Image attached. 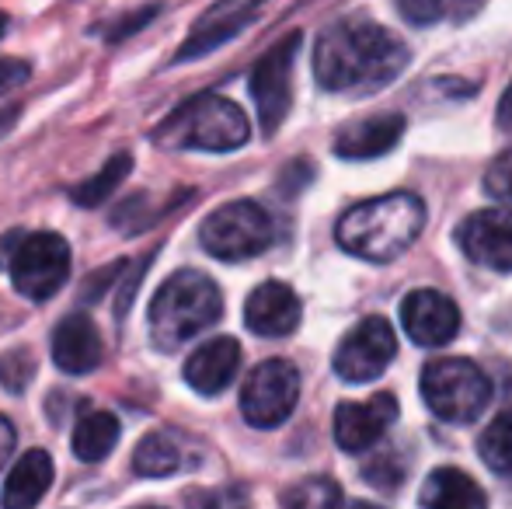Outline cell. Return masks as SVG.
<instances>
[{"instance_id": "cell-1", "label": "cell", "mask_w": 512, "mask_h": 509, "mask_svg": "<svg viewBox=\"0 0 512 509\" xmlns=\"http://www.w3.org/2000/svg\"><path fill=\"white\" fill-rule=\"evenodd\" d=\"M411 53L391 28L345 18L324 28L314 46V77L335 95H373L405 74Z\"/></svg>"}, {"instance_id": "cell-2", "label": "cell", "mask_w": 512, "mask_h": 509, "mask_svg": "<svg viewBox=\"0 0 512 509\" xmlns=\"http://www.w3.org/2000/svg\"><path fill=\"white\" fill-rule=\"evenodd\" d=\"M425 227V203L415 192H387L359 203L338 220V245L366 262H394L418 241Z\"/></svg>"}, {"instance_id": "cell-3", "label": "cell", "mask_w": 512, "mask_h": 509, "mask_svg": "<svg viewBox=\"0 0 512 509\" xmlns=\"http://www.w3.org/2000/svg\"><path fill=\"white\" fill-rule=\"evenodd\" d=\"M220 314V286L203 272L182 269L171 279H164V286L150 300V339L157 349L171 353V349L196 339L199 332H206L209 325H216Z\"/></svg>"}, {"instance_id": "cell-4", "label": "cell", "mask_w": 512, "mask_h": 509, "mask_svg": "<svg viewBox=\"0 0 512 509\" xmlns=\"http://www.w3.org/2000/svg\"><path fill=\"white\" fill-rule=\"evenodd\" d=\"M251 136L248 116L241 105L223 95H196L178 105L161 126L154 129V143L164 150H209V154H227L244 147Z\"/></svg>"}, {"instance_id": "cell-5", "label": "cell", "mask_w": 512, "mask_h": 509, "mask_svg": "<svg viewBox=\"0 0 512 509\" xmlns=\"http://www.w3.org/2000/svg\"><path fill=\"white\" fill-rule=\"evenodd\" d=\"M422 398L429 412L443 422H474L492 401V381L474 360L446 356L432 360L422 370Z\"/></svg>"}, {"instance_id": "cell-6", "label": "cell", "mask_w": 512, "mask_h": 509, "mask_svg": "<svg viewBox=\"0 0 512 509\" xmlns=\"http://www.w3.org/2000/svg\"><path fill=\"white\" fill-rule=\"evenodd\" d=\"M4 255L14 290L28 300L56 297L70 276V245L53 231L25 234V238L21 231H14L4 245Z\"/></svg>"}, {"instance_id": "cell-7", "label": "cell", "mask_w": 512, "mask_h": 509, "mask_svg": "<svg viewBox=\"0 0 512 509\" xmlns=\"http://www.w3.org/2000/svg\"><path fill=\"white\" fill-rule=\"evenodd\" d=\"M199 241L213 258L244 262L272 245V217L251 199H237L209 213L199 227Z\"/></svg>"}, {"instance_id": "cell-8", "label": "cell", "mask_w": 512, "mask_h": 509, "mask_svg": "<svg viewBox=\"0 0 512 509\" xmlns=\"http://www.w3.org/2000/svg\"><path fill=\"white\" fill-rule=\"evenodd\" d=\"M300 42H304V35L290 32L255 63V70L248 77L251 98H255V109H258V123H262L265 136L276 133L293 109V67H297Z\"/></svg>"}, {"instance_id": "cell-9", "label": "cell", "mask_w": 512, "mask_h": 509, "mask_svg": "<svg viewBox=\"0 0 512 509\" xmlns=\"http://www.w3.org/2000/svg\"><path fill=\"white\" fill-rule=\"evenodd\" d=\"M300 401V374L290 360H265L241 387V415L255 429H276Z\"/></svg>"}, {"instance_id": "cell-10", "label": "cell", "mask_w": 512, "mask_h": 509, "mask_svg": "<svg viewBox=\"0 0 512 509\" xmlns=\"http://www.w3.org/2000/svg\"><path fill=\"white\" fill-rule=\"evenodd\" d=\"M394 353H398L394 328L384 318H363L335 349L331 367L345 384H370L391 367Z\"/></svg>"}, {"instance_id": "cell-11", "label": "cell", "mask_w": 512, "mask_h": 509, "mask_svg": "<svg viewBox=\"0 0 512 509\" xmlns=\"http://www.w3.org/2000/svg\"><path fill=\"white\" fill-rule=\"evenodd\" d=\"M265 4H269V0H216L206 14H199V21L192 25L185 46L178 49L175 63L199 60V56L213 53L216 46L230 42L237 32H244V28L255 21V14L262 11Z\"/></svg>"}, {"instance_id": "cell-12", "label": "cell", "mask_w": 512, "mask_h": 509, "mask_svg": "<svg viewBox=\"0 0 512 509\" xmlns=\"http://www.w3.org/2000/svg\"><path fill=\"white\" fill-rule=\"evenodd\" d=\"M398 422L394 394H377L370 401H342L335 408V443L345 454H363Z\"/></svg>"}, {"instance_id": "cell-13", "label": "cell", "mask_w": 512, "mask_h": 509, "mask_svg": "<svg viewBox=\"0 0 512 509\" xmlns=\"http://www.w3.org/2000/svg\"><path fill=\"white\" fill-rule=\"evenodd\" d=\"M460 248L471 262L495 272H512V210H478L460 224Z\"/></svg>"}, {"instance_id": "cell-14", "label": "cell", "mask_w": 512, "mask_h": 509, "mask_svg": "<svg viewBox=\"0 0 512 509\" xmlns=\"http://www.w3.org/2000/svg\"><path fill=\"white\" fill-rule=\"evenodd\" d=\"M401 325L408 339L422 349L446 346L460 332V311L446 293L439 290H415L401 304Z\"/></svg>"}, {"instance_id": "cell-15", "label": "cell", "mask_w": 512, "mask_h": 509, "mask_svg": "<svg viewBox=\"0 0 512 509\" xmlns=\"http://www.w3.org/2000/svg\"><path fill=\"white\" fill-rule=\"evenodd\" d=\"M105 360V342L88 314H70L53 332V363L70 377H84Z\"/></svg>"}, {"instance_id": "cell-16", "label": "cell", "mask_w": 512, "mask_h": 509, "mask_svg": "<svg viewBox=\"0 0 512 509\" xmlns=\"http://www.w3.org/2000/svg\"><path fill=\"white\" fill-rule=\"evenodd\" d=\"M244 325L262 339H283L300 325V297L286 283H262L244 304Z\"/></svg>"}, {"instance_id": "cell-17", "label": "cell", "mask_w": 512, "mask_h": 509, "mask_svg": "<svg viewBox=\"0 0 512 509\" xmlns=\"http://www.w3.org/2000/svg\"><path fill=\"white\" fill-rule=\"evenodd\" d=\"M237 370H241V346L230 335H220V339H209L206 346H199L189 356L185 381H189L192 391L213 398V394L227 391L230 381L237 377Z\"/></svg>"}, {"instance_id": "cell-18", "label": "cell", "mask_w": 512, "mask_h": 509, "mask_svg": "<svg viewBox=\"0 0 512 509\" xmlns=\"http://www.w3.org/2000/svg\"><path fill=\"white\" fill-rule=\"evenodd\" d=\"M401 136H405V116H398V112L359 119V123L338 129L335 154L345 157V161H370V157H380L391 147H398Z\"/></svg>"}, {"instance_id": "cell-19", "label": "cell", "mask_w": 512, "mask_h": 509, "mask_svg": "<svg viewBox=\"0 0 512 509\" xmlns=\"http://www.w3.org/2000/svg\"><path fill=\"white\" fill-rule=\"evenodd\" d=\"M53 485V457L46 450H28L18 457L0 492V509H35Z\"/></svg>"}, {"instance_id": "cell-20", "label": "cell", "mask_w": 512, "mask_h": 509, "mask_svg": "<svg viewBox=\"0 0 512 509\" xmlns=\"http://www.w3.org/2000/svg\"><path fill=\"white\" fill-rule=\"evenodd\" d=\"M422 509H488V496L460 468H436L418 492Z\"/></svg>"}, {"instance_id": "cell-21", "label": "cell", "mask_w": 512, "mask_h": 509, "mask_svg": "<svg viewBox=\"0 0 512 509\" xmlns=\"http://www.w3.org/2000/svg\"><path fill=\"white\" fill-rule=\"evenodd\" d=\"M115 443H119V419L112 412H84L74 426L70 447H74V454L81 461L98 464L112 454Z\"/></svg>"}, {"instance_id": "cell-22", "label": "cell", "mask_w": 512, "mask_h": 509, "mask_svg": "<svg viewBox=\"0 0 512 509\" xmlns=\"http://www.w3.org/2000/svg\"><path fill=\"white\" fill-rule=\"evenodd\" d=\"M182 464V450H178V443L168 433L143 436L133 454V471L143 478H168L175 471H182Z\"/></svg>"}, {"instance_id": "cell-23", "label": "cell", "mask_w": 512, "mask_h": 509, "mask_svg": "<svg viewBox=\"0 0 512 509\" xmlns=\"http://www.w3.org/2000/svg\"><path fill=\"white\" fill-rule=\"evenodd\" d=\"M129 168H133V157H129V154H115L112 161H105L102 171H95V175L84 178L77 189H70V199H74L77 206H84V210L105 206L108 196H112V192L119 189L122 178L129 175Z\"/></svg>"}, {"instance_id": "cell-24", "label": "cell", "mask_w": 512, "mask_h": 509, "mask_svg": "<svg viewBox=\"0 0 512 509\" xmlns=\"http://www.w3.org/2000/svg\"><path fill=\"white\" fill-rule=\"evenodd\" d=\"M481 0H398L401 18L411 25H439V21H467L478 14Z\"/></svg>"}, {"instance_id": "cell-25", "label": "cell", "mask_w": 512, "mask_h": 509, "mask_svg": "<svg viewBox=\"0 0 512 509\" xmlns=\"http://www.w3.org/2000/svg\"><path fill=\"white\" fill-rule=\"evenodd\" d=\"M478 454L499 475H509L512 471V408L495 415L492 426L478 436Z\"/></svg>"}, {"instance_id": "cell-26", "label": "cell", "mask_w": 512, "mask_h": 509, "mask_svg": "<svg viewBox=\"0 0 512 509\" xmlns=\"http://www.w3.org/2000/svg\"><path fill=\"white\" fill-rule=\"evenodd\" d=\"M164 210H168V203L164 206H157L150 196H143V192H136V196H129V199H122L119 206L112 210V217H108V224L115 227V231H122V234H143L147 227H154L157 220L164 217Z\"/></svg>"}, {"instance_id": "cell-27", "label": "cell", "mask_w": 512, "mask_h": 509, "mask_svg": "<svg viewBox=\"0 0 512 509\" xmlns=\"http://www.w3.org/2000/svg\"><path fill=\"white\" fill-rule=\"evenodd\" d=\"M283 509H342V489L331 478H307L286 492Z\"/></svg>"}, {"instance_id": "cell-28", "label": "cell", "mask_w": 512, "mask_h": 509, "mask_svg": "<svg viewBox=\"0 0 512 509\" xmlns=\"http://www.w3.org/2000/svg\"><path fill=\"white\" fill-rule=\"evenodd\" d=\"M35 377V356L28 349H7L0 356V387L11 394H21Z\"/></svg>"}, {"instance_id": "cell-29", "label": "cell", "mask_w": 512, "mask_h": 509, "mask_svg": "<svg viewBox=\"0 0 512 509\" xmlns=\"http://www.w3.org/2000/svg\"><path fill=\"white\" fill-rule=\"evenodd\" d=\"M401 475H405V464H401V457L398 454H384V457H377L373 464H366L363 468V478L373 485V489H380L384 485L387 492H394L401 485Z\"/></svg>"}, {"instance_id": "cell-30", "label": "cell", "mask_w": 512, "mask_h": 509, "mask_svg": "<svg viewBox=\"0 0 512 509\" xmlns=\"http://www.w3.org/2000/svg\"><path fill=\"white\" fill-rule=\"evenodd\" d=\"M485 189H488V196L502 199V203H512V147L492 161V168H488V175H485Z\"/></svg>"}, {"instance_id": "cell-31", "label": "cell", "mask_w": 512, "mask_h": 509, "mask_svg": "<svg viewBox=\"0 0 512 509\" xmlns=\"http://www.w3.org/2000/svg\"><path fill=\"white\" fill-rule=\"evenodd\" d=\"M189 509H241L244 492L237 489H213V492H189L185 496Z\"/></svg>"}, {"instance_id": "cell-32", "label": "cell", "mask_w": 512, "mask_h": 509, "mask_svg": "<svg viewBox=\"0 0 512 509\" xmlns=\"http://www.w3.org/2000/svg\"><path fill=\"white\" fill-rule=\"evenodd\" d=\"M154 14H157V4L154 7H140V11L126 14V18H119V25H115V21H108V28H98V32H102L108 42H119V39H126L129 32H140V28L147 25V21L154 18Z\"/></svg>"}, {"instance_id": "cell-33", "label": "cell", "mask_w": 512, "mask_h": 509, "mask_svg": "<svg viewBox=\"0 0 512 509\" xmlns=\"http://www.w3.org/2000/svg\"><path fill=\"white\" fill-rule=\"evenodd\" d=\"M32 77V67L25 60H0V95L21 88Z\"/></svg>"}, {"instance_id": "cell-34", "label": "cell", "mask_w": 512, "mask_h": 509, "mask_svg": "<svg viewBox=\"0 0 512 509\" xmlns=\"http://www.w3.org/2000/svg\"><path fill=\"white\" fill-rule=\"evenodd\" d=\"M14 443H18V433H14L11 419H4V415H0V468H4L7 457L14 454Z\"/></svg>"}, {"instance_id": "cell-35", "label": "cell", "mask_w": 512, "mask_h": 509, "mask_svg": "<svg viewBox=\"0 0 512 509\" xmlns=\"http://www.w3.org/2000/svg\"><path fill=\"white\" fill-rule=\"evenodd\" d=\"M499 129L502 133H512V84L506 88V95H502V102H499Z\"/></svg>"}, {"instance_id": "cell-36", "label": "cell", "mask_w": 512, "mask_h": 509, "mask_svg": "<svg viewBox=\"0 0 512 509\" xmlns=\"http://www.w3.org/2000/svg\"><path fill=\"white\" fill-rule=\"evenodd\" d=\"M18 116H21V109H18V105H14V109H4V112H0V136H4L7 129L14 126V119H18Z\"/></svg>"}, {"instance_id": "cell-37", "label": "cell", "mask_w": 512, "mask_h": 509, "mask_svg": "<svg viewBox=\"0 0 512 509\" xmlns=\"http://www.w3.org/2000/svg\"><path fill=\"white\" fill-rule=\"evenodd\" d=\"M349 509H380V506H373V503H363V499H359V503H352Z\"/></svg>"}, {"instance_id": "cell-38", "label": "cell", "mask_w": 512, "mask_h": 509, "mask_svg": "<svg viewBox=\"0 0 512 509\" xmlns=\"http://www.w3.org/2000/svg\"><path fill=\"white\" fill-rule=\"evenodd\" d=\"M4 32H7V14L0 11V39H4Z\"/></svg>"}, {"instance_id": "cell-39", "label": "cell", "mask_w": 512, "mask_h": 509, "mask_svg": "<svg viewBox=\"0 0 512 509\" xmlns=\"http://www.w3.org/2000/svg\"><path fill=\"white\" fill-rule=\"evenodd\" d=\"M147 509H157V506H147Z\"/></svg>"}]
</instances>
